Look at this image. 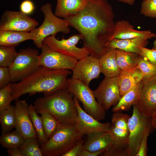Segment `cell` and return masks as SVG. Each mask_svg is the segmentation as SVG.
Listing matches in <instances>:
<instances>
[{"label": "cell", "mask_w": 156, "mask_h": 156, "mask_svg": "<svg viewBox=\"0 0 156 156\" xmlns=\"http://www.w3.org/2000/svg\"><path fill=\"white\" fill-rule=\"evenodd\" d=\"M114 14L106 0H86L85 6L75 14L64 19L79 33L83 47L90 55L100 57L109 49L115 28Z\"/></svg>", "instance_id": "cell-1"}, {"label": "cell", "mask_w": 156, "mask_h": 156, "mask_svg": "<svg viewBox=\"0 0 156 156\" xmlns=\"http://www.w3.org/2000/svg\"><path fill=\"white\" fill-rule=\"evenodd\" d=\"M71 73L68 69L54 70L39 66L21 81L11 83L13 100L27 94L31 96L42 93L46 95L66 88L67 77Z\"/></svg>", "instance_id": "cell-2"}, {"label": "cell", "mask_w": 156, "mask_h": 156, "mask_svg": "<svg viewBox=\"0 0 156 156\" xmlns=\"http://www.w3.org/2000/svg\"><path fill=\"white\" fill-rule=\"evenodd\" d=\"M36 112H47L59 123L75 125L78 111L74 96L67 88L38 98L34 103Z\"/></svg>", "instance_id": "cell-3"}, {"label": "cell", "mask_w": 156, "mask_h": 156, "mask_svg": "<svg viewBox=\"0 0 156 156\" xmlns=\"http://www.w3.org/2000/svg\"><path fill=\"white\" fill-rule=\"evenodd\" d=\"M83 135L75 125L59 123L56 130L40 148L44 156H59L70 149Z\"/></svg>", "instance_id": "cell-4"}, {"label": "cell", "mask_w": 156, "mask_h": 156, "mask_svg": "<svg viewBox=\"0 0 156 156\" xmlns=\"http://www.w3.org/2000/svg\"><path fill=\"white\" fill-rule=\"evenodd\" d=\"M130 116L121 112H114L108 132L112 144L101 155L103 156H127L129 132L128 122Z\"/></svg>", "instance_id": "cell-5"}, {"label": "cell", "mask_w": 156, "mask_h": 156, "mask_svg": "<svg viewBox=\"0 0 156 156\" xmlns=\"http://www.w3.org/2000/svg\"><path fill=\"white\" fill-rule=\"evenodd\" d=\"M40 10L44 15V21L41 25L32 30L35 34V38L33 40L34 43L39 49L41 48L43 41L47 37L50 36H55L59 32L68 34L70 32L67 23L53 13L50 3L42 5Z\"/></svg>", "instance_id": "cell-6"}, {"label": "cell", "mask_w": 156, "mask_h": 156, "mask_svg": "<svg viewBox=\"0 0 156 156\" xmlns=\"http://www.w3.org/2000/svg\"><path fill=\"white\" fill-rule=\"evenodd\" d=\"M67 89L82 103L87 113L99 121L105 118L106 111L98 102L89 86L71 78L68 79Z\"/></svg>", "instance_id": "cell-7"}, {"label": "cell", "mask_w": 156, "mask_h": 156, "mask_svg": "<svg viewBox=\"0 0 156 156\" xmlns=\"http://www.w3.org/2000/svg\"><path fill=\"white\" fill-rule=\"evenodd\" d=\"M133 107V114L128 122L129 135L127 156H135L146 130L148 128L153 127L151 117L143 114L136 104Z\"/></svg>", "instance_id": "cell-8"}, {"label": "cell", "mask_w": 156, "mask_h": 156, "mask_svg": "<svg viewBox=\"0 0 156 156\" xmlns=\"http://www.w3.org/2000/svg\"><path fill=\"white\" fill-rule=\"evenodd\" d=\"M38 50L27 48L18 52L14 61L8 67L11 81L19 82L35 71L39 66Z\"/></svg>", "instance_id": "cell-9"}, {"label": "cell", "mask_w": 156, "mask_h": 156, "mask_svg": "<svg viewBox=\"0 0 156 156\" xmlns=\"http://www.w3.org/2000/svg\"><path fill=\"white\" fill-rule=\"evenodd\" d=\"M80 40L81 37L79 34L60 40L57 39L55 36H50L46 38L43 43L53 50L79 61L90 55L89 51L86 48L76 46Z\"/></svg>", "instance_id": "cell-10"}, {"label": "cell", "mask_w": 156, "mask_h": 156, "mask_svg": "<svg viewBox=\"0 0 156 156\" xmlns=\"http://www.w3.org/2000/svg\"><path fill=\"white\" fill-rule=\"evenodd\" d=\"M38 23L35 19L21 11L6 10L0 22V30L30 32L36 28Z\"/></svg>", "instance_id": "cell-11"}, {"label": "cell", "mask_w": 156, "mask_h": 156, "mask_svg": "<svg viewBox=\"0 0 156 156\" xmlns=\"http://www.w3.org/2000/svg\"><path fill=\"white\" fill-rule=\"evenodd\" d=\"M41 49V52L38 56L39 66L52 69L72 71L78 61L53 50L44 43H42Z\"/></svg>", "instance_id": "cell-12"}, {"label": "cell", "mask_w": 156, "mask_h": 156, "mask_svg": "<svg viewBox=\"0 0 156 156\" xmlns=\"http://www.w3.org/2000/svg\"><path fill=\"white\" fill-rule=\"evenodd\" d=\"M94 92L97 101L105 111L114 106L121 97L117 77H105Z\"/></svg>", "instance_id": "cell-13"}, {"label": "cell", "mask_w": 156, "mask_h": 156, "mask_svg": "<svg viewBox=\"0 0 156 156\" xmlns=\"http://www.w3.org/2000/svg\"><path fill=\"white\" fill-rule=\"evenodd\" d=\"M71 78L89 86L90 81L98 78L101 72L99 58L90 55L77 61L72 70Z\"/></svg>", "instance_id": "cell-14"}, {"label": "cell", "mask_w": 156, "mask_h": 156, "mask_svg": "<svg viewBox=\"0 0 156 156\" xmlns=\"http://www.w3.org/2000/svg\"><path fill=\"white\" fill-rule=\"evenodd\" d=\"M140 96L136 105L144 115L152 117L156 111V75L143 79Z\"/></svg>", "instance_id": "cell-15"}, {"label": "cell", "mask_w": 156, "mask_h": 156, "mask_svg": "<svg viewBox=\"0 0 156 156\" xmlns=\"http://www.w3.org/2000/svg\"><path fill=\"white\" fill-rule=\"evenodd\" d=\"M29 106L25 100H15L14 105L16 118L15 128L25 139L37 138L36 132L33 126L29 111Z\"/></svg>", "instance_id": "cell-16"}, {"label": "cell", "mask_w": 156, "mask_h": 156, "mask_svg": "<svg viewBox=\"0 0 156 156\" xmlns=\"http://www.w3.org/2000/svg\"><path fill=\"white\" fill-rule=\"evenodd\" d=\"M74 100L78 111L75 126L83 135L100 131L108 132L111 124L101 123L87 113L80 105L78 100L74 96Z\"/></svg>", "instance_id": "cell-17"}, {"label": "cell", "mask_w": 156, "mask_h": 156, "mask_svg": "<svg viewBox=\"0 0 156 156\" xmlns=\"http://www.w3.org/2000/svg\"><path fill=\"white\" fill-rule=\"evenodd\" d=\"M137 37H142L148 40L156 38V34L150 30H135L134 26L127 21L121 20L115 22L111 40L114 38L125 39Z\"/></svg>", "instance_id": "cell-18"}, {"label": "cell", "mask_w": 156, "mask_h": 156, "mask_svg": "<svg viewBox=\"0 0 156 156\" xmlns=\"http://www.w3.org/2000/svg\"><path fill=\"white\" fill-rule=\"evenodd\" d=\"M112 143L111 137L108 132L93 133L87 135L83 149L91 152L105 151L112 145Z\"/></svg>", "instance_id": "cell-19"}, {"label": "cell", "mask_w": 156, "mask_h": 156, "mask_svg": "<svg viewBox=\"0 0 156 156\" xmlns=\"http://www.w3.org/2000/svg\"><path fill=\"white\" fill-rule=\"evenodd\" d=\"M148 43V40L142 37L125 39L114 38L107 46L109 49H118L139 54L141 48L145 47Z\"/></svg>", "instance_id": "cell-20"}, {"label": "cell", "mask_w": 156, "mask_h": 156, "mask_svg": "<svg viewBox=\"0 0 156 156\" xmlns=\"http://www.w3.org/2000/svg\"><path fill=\"white\" fill-rule=\"evenodd\" d=\"M117 78L121 96L144 78L141 71L136 68L127 70H121Z\"/></svg>", "instance_id": "cell-21"}, {"label": "cell", "mask_w": 156, "mask_h": 156, "mask_svg": "<svg viewBox=\"0 0 156 156\" xmlns=\"http://www.w3.org/2000/svg\"><path fill=\"white\" fill-rule=\"evenodd\" d=\"M35 34L33 31L30 32L12 30H0V46L14 47L28 40L33 41Z\"/></svg>", "instance_id": "cell-22"}, {"label": "cell", "mask_w": 156, "mask_h": 156, "mask_svg": "<svg viewBox=\"0 0 156 156\" xmlns=\"http://www.w3.org/2000/svg\"><path fill=\"white\" fill-rule=\"evenodd\" d=\"M101 72L105 77H118L121 70L117 64L116 49H109L99 58Z\"/></svg>", "instance_id": "cell-23"}, {"label": "cell", "mask_w": 156, "mask_h": 156, "mask_svg": "<svg viewBox=\"0 0 156 156\" xmlns=\"http://www.w3.org/2000/svg\"><path fill=\"white\" fill-rule=\"evenodd\" d=\"M86 0H57L55 14L64 19L74 15L85 5Z\"/></svg>", "instance_id": "cell-24"}, {"label": "cell", "mask_w": 156, "mask_h": 156, "mask_svg": "<svg viewBox=\"0 0 156 156\" xmlns=\"http://www.w3.org/2000/svg\"><path fill=\"white\" fill-rule=\"evenodd\" d=\"M143 86L142 80L122 96L112 108L113 112H122L129 110L131 106L136 104L139 100Z\"/></svg>", "instance_id": "cell-25"}, {"label": "cell", "mask_w": 156, "mask_h": 156, "mask_svg": "<svg viewBox=\"0 0 156 156\" xmlns=\"http://www.w3.org/2000/svg\"><path fill=\"white\" fill-rule=\"evenodd\" d=\"M116 49L117 62L121 71L136 68L140 57L138 54Z\"/></svg>", "instance_id": "cell-26"}, {"label": "cell", "mask_w": 156, "mask_h": 156, "mask_svg": "<svg viewBox=\"0 0 156 156\" xmlns=\"http://www.w3.org/2000/svg\"><path fill=\"white\" fill-rule=\"evenodd\" d=\"M0 122L2 133L10 132L15 127L16 118L14 105L0 112Z\"/></svg>", "instance_id": "cell-27"}, {"label": "cell", "mask_w": 156, "mask_h": 156, "mask_svg": "<svg viewBox=\"0 0 156 156\" xmlns=\"http://www.w3.org/2000/svg\"><path fill=\"white\" fill-rule=\"evenodd\" d=\"M29 111L32 123L37 133L38 142L41 145L48 140L44 130L41 117L38 115L34 105L32 104L29 106Z\"/></svg>", "instance_id": "cell-28"}, {"label": "cell", "mask_w": 156, "mask_h": 156, "mask_svg": "<svg viewBox=\"0 0 156 156\" xmlns=\"http://www.w3.org/2000/svg\"><path fill=\"white\" fill-rule=\"evenodd\" d=\"M25 139L17 130L7 133H2L0 138V143L4 147L8 148L18 147L23 143Z\"/></svg>", "instance_id": "cell-29"}, {"label": "cell", "mask_w": 156, "mask_h": 156, "mask_svg": "<svg viewBox=\"0 0 156 156\" xmlns=\"http://www.w3.org/2000/svg\"><path fill=\"white\" fill-rule=\"evenodd\" d=\"M37 138H30L25 139L18 148L23 156H43Z\"/></svg>", "instance_id": "cell-30"}, {"label": "cell", "mask_w": 156, "mask_h": 156, "mask_svg": "<svg viewBox=\"0 0 156 156\" xmlns=\"http://www.w3.org/2000/svg\"><path fill=\"white\" fill-rule=\"evenodd\" d=\"M40 114L45 134L49 139L56 130L59 122L53 116L47 112H42Z\"/></svg>", "instance_id": "cell-31"}, {"label": "cell", "mask_w": 156, "mask_h": 156, "mask_svg": "<svg viewBox=\"0 0 156 156\" xmlns=\"http://www.w3.org/2000/svg\"><path fill=\"white\" fill-rule=\"evenodd\" d=\"M17 53L14 47L0 46V66L9 67Z\"/></svg>", "instance_id": "cell-32"}, {"label": "cell", "mask_w": 156, "mask_h": 156, "mask_svg": "<svg viewBox=\"0 0 156 156\" xmlns=\"http://www.w3.org/2000/svg\"><path fill=\"white\" fill-rule=\"evenodd\" d=\"M136 68L141 71L143 79H148L156 75V65L140 56Z\"/></svg>", "instance_id": "cell-33"}, {"label": "cell", "mask_w": 156, "mask_h": 156, "mask_svg": "<svg viewBox=\"0 0 156 156\" xmlns=\"http://www.w3.org/2000/svg\"><path fill=\"white\" fill-rule=\"evenodd\" d=\"M11 83L0 90V112L9 107L13 100L12 96Z\"/></svg>", "instance_id": "cell-34"}, {"label": "cell", "mask_w": 156, "mask_h": 156, "mask_svg": "<svg viewBox=\"0 0 156 156\" xmlns=\"http://www.w3.org/2000/svg\"><path fill=\"white\" fill-rule=\"evenodd\" d=\"M140 13L145 16L156 18V0L143 1Z\"/></svg>", "instance_id": "cell-35"}, {"label": "cell", "mask_w": 156, "mask_h": 156, "mask_svg": "<svg viewBox=\"0 0 156 156\" xmlns=\"http://www.w3.org/2000/svg\"><path fill=\"white\" fill-rule=\"evenodd\" d=\"M152 127L148 128L146 130L135 156H146L148 151L147 140Z\"/></svg>", "instance_id": "cell-36"}, {"label": "cell", "mask_w": 156, "mask_h": 156, "mask_svg": "<svg viewBox=\"0 0 156 156\" xmlns=\"http://www.w3.org/2000/svg\"><path fill=\"white\" fill-rule=\"evenodd\" d=\"M138 54L156 65V49H150L143 47L141 48Z\"/></svg>", "instance_id": "cell-37"}, {"label": "cell", "mask_w": 156, "mask_h": 156, "mask_svg": "<svg viewBox=\"0 0 156 156\" xmlns=\"http://www.w3.org/2000/svg\"><path fill=\"white\" fill-rule=\"evenodd\" d=\"M11 81L10 75L8 67L0 66V88L6 86Z\"/></svg>", "instance_id": "cell-38"}, {"label": "cell", "mask_w": 156, "mask_h": 156, "mask_svg": "<svg viewBox=\"0 0 156 156\" xmlns=\"http://www.w3.org/2000/svg\"><path fill=\"white\" fill-rule=\"evenodd\" d=\"M35 5L33 2L31 0H24L21 3L20 10L23 13L29 15L34 12Z\"/></svg>", "instance_id": "cell-39"}, {"label": "cell", "mask_w": 156, "mask_h": 156, "mask_svg": "<svg viewBox=\"0 0 156 156\" xmlns=\"http://www.w3.org/2000/svg\"><path fill=\"white\" fill-rule=\"evenodd\" d=\"M84 141L81 139L77 142L74 145L62 156H78L83 149Z\"/></svg>", "instance_id": "cell-40"}, {"label": "cell", "mask_w": 156, "mask_h": 156, "mask_svg": "<svg viewBox=\"0 0 156 156\" xmlns=\"http://www.w3.org/2000/svg\"><path fill=\"white\" fill-rule=\"evenodd\" d=\"M105 151L102 150L95 152H91L82 149L78 156H97L101 155Z\"/></svg>", "instance_id": "cell-41"}, {"label": "cell", "mask_w": 156, "mask_h": 156, "mask_svg": "<svg viewBox=\"0 0 156 156\" xmlns=\"http://www.w3.org/2000/svg\"><path fill=\"white\" fill-rule=\"evenodd\" d=\"M7 152L11 156H23L18 147L8 148Z\"/></svg>", "instance_id": "cell-42"}, {"label": "cell", "mask_w": 156, "mask_h": 156, "mask_svg": "<svg viewBox=\"0 0 156 156\" xmlns=\"http://www.w3.org/2000/svg\"><path fill=\"white\" fill-rule=\"evenodd\" d=\"M151 122L153 129L156 130V111L151 117Z\"/></svg>", "instance_id": "cell-43"}, {"label": "cell", "mask_w": 156, "mask_h": 156, "mask_svg": "<svg viewBox=\"0 0 156 156\" xmlns=\"http://www.w3.org/2000/svg\"><path fill=\"white\" fill-rule=\"evenodd\" d=\"M117 1L122 2L124 3L128 4L130 5H133L135 0H117Z\"/></svg>", "instance_id": "cell-44"}, {"label": "cell", "mask_w": 156, "mask_h": 156, "mask_svg": "<svg viewBox=\"0 0 156 156\" xmlns=\"http://www.w3.org/2000/svg\"><path fill=\"white\" fill-rule=\"evenodd\" d=\"M152 49H156V40H155L153 42Z\"/></svg>", "instance_id": "cell-45"}, {"label": "cell", "mask_w": 156, "mask_h": 156, "mask_svg": "<svg viewBox=\"0 0 156 156\" xmlns=\"http://www.w3.org/2000/svg\"><path fill=\"white\" fill-rule=\"evenodd\" d=\"M142 0L143 1L145 0Z\"/></svg>", "instance_id": "cell-46"}]
</instances>
